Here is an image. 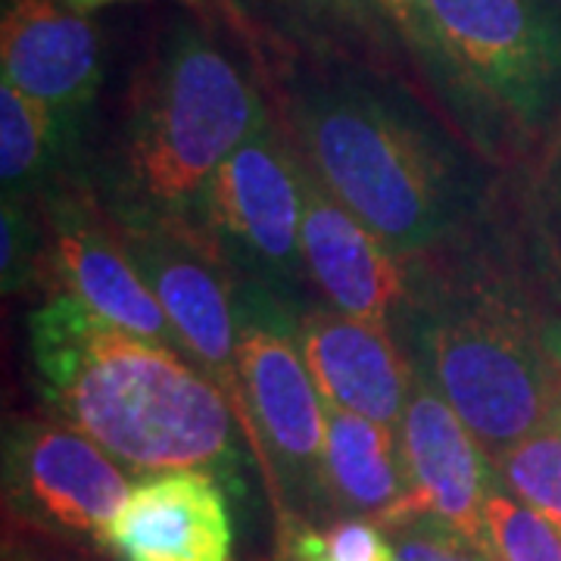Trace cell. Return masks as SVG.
I'll return each mask as SVG.
<instances>
[{"label":"cell","mask_w":561,"mask_h":561,"mask_svg":"<svg viewBox=\"0 0 561 561\" xmlns=\"http://www.w3.org/2000/svg\"><path fill=\"white\" fill-rule=\"evenodd\" d=\"M119 561H234V518L213 471H169L140 481L103 542Z\"/></svg>","instance_id":"5bb4252c"},{"label":"cell","mask_w":561,"mask_h":561,"mask_svg":"<svg viewBox=\"0 0 561 561\" xmlns=\"http://www.w3.org/2000/svg\"><path fill=\"white\" fill-rule=\"evenodd\" d=\"M300 350L324 409L400 427L412 390V362L390 331L343 316L328 302L306 306Z\"/></svg>","instance_id":"9a60e30c"},{"label":"cell","mask_w":561,"mask_h":561,"mask_svg":"<svg viewBox=\"0 0 561 561\" xmlns=\"http://www.w3.org/2000/svg\"><path fill=\"white\" fill-rule=\"evenodd\" d=\"M0 228H3V294H16L35 278L41 260V231L28 216L25 201L3 197L0 206Z\"/></svg>","instance_id":"603a6c76"},{"label":"cell","mask_w":561,"mask_h":561,"mask_svg":"<svg viewBox=\"0 0 561 561\" xmlns=\"http://www.w3.org/2000/svg\"><path fill=\"white\" fill-rule=\"evenodd\" d=\"M324 490L328 505L343 518H371L387 530L421 518L400 431L341 409H328Z\"/></svg>","instance_id":"2e32d148"},{"label":"cell","mask_w":561,"mask_h":561,"mask_svg":"<svg viewBox=\"0 0 561 561\" xmlns=\"http://www.w3.org/2000/svg\"><path fill=\"white\" fill-rule=\"evenodd\" d=\"M28 356L44 405L125 471H213L238 483L234 409L181 353L54 290L28 316Z\"/></svg>","instance_id":"7a4b0ae2"},{"label":"cell","mask_w":561,"mask_h":561,"mask_svg":"<svg viewBox=\"0 0 561 561\" xmlns=\"http://www.w3.org/2000/svg\"><path fill=\"white\" fill-rule=\"evenodd\" d=\"M76 10H81V13H94V10H103V7H113V3H128V0H69ZM181 3H201V0H181Z\"/></svg>","instance_id":"484cf974"},{"label":"cell","mask_w":561,"mask_h":561,"mask_svg":"<svg viewBox=\"0 0 561 561\" xmlns=\"http://www.w3.org/2000/svg\"><path fill=\"white\" fill-rule=\"evenodd\" d=\"M302 160L400 260L437 253L490 213V184L412 103L359 81L312 84L290 103Z\"/></svg>","instance_id":"3957f363"},{"label":"cell","mask_w":561,"mask_h":561,"mask_svg":"<svg viewBox=\"0 0 561 561\" xmlns=\"http://www.w3.org/2000/svg\"><path fill=\"white\" fill-rule=\"evenodd\" d=\"M300 316L302 309L262 287L234 284L243 402L256 431V461L284 524L328 508V409L302 359Z\"/></svg>","instance_id":"8992f818"},{"label":"cell","mask_w":561,"mask_h":561,"mask_svg":"<svg viewBox=\"0 0 561 561\" xmlns=\"http://www.w3.org/2000/svg\"><path fill=\"white\" fill-rule=\"evenodd\" d=\"M131 490L119 461L69 424L16 419L3 427V496L41 530L101 546Z\"/></svg>","instance_id":"9c48e42d"},{"label":"cell","mask_w":561,"mask_h":561,"mask_svg":"<svg viewBox=\"0 0 561 561\" xmlns=\"http://www.w3.org/2000/svg\"><path fill=\"white\" fill-rule=\"evenodd\" d=\"M486 530L493 561H561V530L556 522L508 493L500 474L486 496Z\"/></svg>","instance_id":"7402d4cb"},{"label":"cell","mask_w":561,"mask_h":561,"mask_svg":"<svg viewBox=\"0 0 561 561\" xmlns=\"http://www.w3.org/2000/svg\"><path fill=\"white\" fill-rule=\"evenodd\" d=\"M284 561H397L393 534L371 518H337L316 527L309 522L284 524Z\"/></svg>","instance_id":"44dd1931"},{"label":"cell","mask_w":561,"mask_h":561,"mask_svg":"<svg viewBox=\"0 0 561 561\" xmlns=\"http://www.w3.org/2000/svg\"><path fill=\"white\" fill-rule=\"evenodd\" d=\"M387 22V28L409 47V54L419 60L424 76H431L434 66V41H431V16L427 0H371Z\"/></svg>","instance_id":"d4e9b609"},{"label":"cell","mask_w":561,"mask_h":561,"mask_svg":"<svg viewBox=\"0 0 561 561\" xmlns=\"http://www.w3.org/2000/svg\"><path fill=\"white\" fill-rule=\"evenodd\" d=\"M493 468L508 493L542 512L561 530V409L540 431L502 449Z\"/></svg>","instance_id":"d6986e66"},{"label":"cell","mask_w":561,"mask_h":561,"mask_svg":"<svg viewBox=\"0 0 561 561\" xmlns=\"http://www.w3.org/2000/svg\"><path fill=\"white\" fill-rule=\"evenodd\" d=\"M122 250L153 290L187 362H194L231 402L243 443L256 456V431L247 412L238 371L234 280L191 231L116 225Z\"/></svg>","instance_id":"ba28073f"},{"label":"cell","mask_w":561,"mask_h":561,"mask_svg":"<svg viewBox=\"0 0 561 561\" xmlns=\"http://www.w3.org/2000/svg\"><path fill=\"white\" fill-rule=\"evenodd\" d=\"M390 534L397 542V561H493L483 549L465 540L449 524L437 522L434 515H421Z\"/></svg>","instance_id":"cb8c5ba5"},{"label":"cell","mask_w":561,"mask_h":561,"mask_svg":"<svg viewBox=\"0 0 561 561\" xmlns=\"http://www.w3.org/2000/svg\"><path fill=\"white\" fill-rule=\"evenodd\" d=\"M522 272L540 309L546 346H561V144L546 157L524 194Z\"/></svg>","instance_id":"ac0fdd59"},{"label":"cell","mask_w":561,"mask_h":561,"mask_svg":"<svg viewBox=\"0 0 561 561\" xmlns=\"http://www.w3.org/2000/svg\"><path fill=\"white\" fill-rule=\"evenodd\" d=\"M81 122L25 98L0 81V181L3 197L38 201L44 187L69 175L66 157L76 150Z\"/></svg>","instance_id":"e0dca14e"},{"label":"cell","mask_w":561,"mask_h":561,"mask_svg":"<svg viewBox=\"0 0 561 561\" xmlns=\"http://www.w3.org/2000/svg\"><path fill=\"white\" fill-rule=\"evenodd\" d=\"M393 337L490 459L561 409L540 309L490 216L456 243L409 260Z\"/></svg>","instance_id":"6da1fadb"},{"label":"cell","mask_w":561,"mask_h":561,"mask_svg":"<svg viewBox=\"0 0 561 561\" xmlns=\"http://www.w3.org/2000/svg\"><path fill=\"white\" fill-rule=\"evenodd\" d=\"M268 119L253 81L197 25H175L135 81L106 165L88 181L116 225L191 231L206 181Z\"/></svg>","instance_id":"277c9868"},{"label":"cell","mask_w":561,"mask_h":561,"mask_svg":"<svg viewBox=\"0 0 561 561\" xmlns=\"http://www.w3.org/2000/svg\"><path fill=\"white\" fill-rule=\"evenodd\" d=\"M44 216V260L54 290L79 297L110 324L184 356L153 290L122 250L113 221L88 181L62 175L38 194ZM187 359V356H184Z\"/></svg>","instance_id":"30bf717a"},{"label":"cell","mask_w":561,"mask_h":561,"mask_svg":"<svg viewBox=\"0 0 561 561\" xmlns=\"http://www.w3.org/2000/svg\"><path fill=\"white\" fill-rule=\"evenodd\" d=\"M397 431L421 515L449 524L490 556L486 496L496 481L493 459L483 453L459 412L415 368Z\"/></svg>","instance_id":"7c38bea8"},{"label":"cell","mask_w":561,"mask_h":561,"mask_svg":"<svg viewBox=\"0 0 561 561\" xmlns=\"http://www.w3.org/2000/svg\"><path fill=\"white\" fill-rule=\"evenodd\" d=\"M0 72L25 98L81 122L101 91V35L69 0H7Z\"/></svg>","instance_id":"4fadbf2b"},{"label":"cell","mask_w":561,"mask_h":561,"mask_svg":"<svg viewBox=\"0 0 561 561\" xmlns=\"http://www.w3.org/2000/svg\"><path fill=\"white\" fill-rule=\"evenodd\" d=\"M431 84L483 150L561 119L559 0H427Z\"/></svg>","instance_id":"5b68a950"},{"label":"cell","mask_w":561,"mask_h":561,"mask_svg":"<svg viewBox=\"0 0 561 561\" xmlns=\"http://www.w3.org/2000/svg\"><path fill=\"white\" fill-rule=\"evenodd\" d=\"M300 169V150L287 144L272 116L262 119L206 181L191 234L234 284H253L306 309Z\"/></svg>","instance_id":"52a82bcc"},{"label":"cell","mask_w":561,"mask_h":561,"mask_svg":"<svg viewBox=\"0 0 561 561\" xmlns=\"http://www.w3.org/2000/svg\"><path fill=\"white\" fill-rule=\"evenodd\" d=\"M287 25L306 38L334 47L383 50L390 44V28L371 0H268Z\"/></svg>","instance_id":"ffe728a7"},{"label":"cell","mask_w":561,"mask_h":561,"mask_svg":"<svg viewBox=\"0 0 561 561\" xmlns=\"http://www.w3.org/2000/svg\"><path fill=\"white\" fill-rule=\"evenodd\" d=\"M302 157V153H300ZM302 260L309 284L343 316L393 334L409 290V260L343 206L302 160Z\"/></svg>","instance_id":"8fae6325"}]
</instances>
